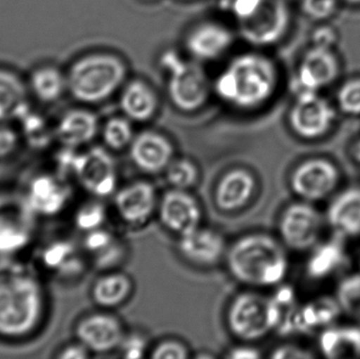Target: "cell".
Returning <instances> with one entry per match:
<instances>
[{
    "mask_svg": "<svg viewBox=\"0 0 360 359\" xmlns=\"http://www.w3.org/2000/svg\"><path fill=\"white\" fill-rule=\"evenodd\" d=\"M98 128L96 114L88 110H73L65 113L59 120L54 131L55 137L63 147L77 149L92 141L98 132Z\"/></svg>",
    "mask_w": 360,
    "mask_h": 359,
    "instance_id": "7402d4cb",
    "label": "cell"
},
{
    "mask_svg": "<svg viewBox=\"0 0 360 359\" xmlns=\"http://www.w3.org/2000/svg\"><path fill=\"white\" fill-rule=\"evenodd\" d=\"M321 349L329 358H359L360 331L353 328L329 329L321 335Z\"/></svg>",
    "mask_w": 360,
    "mask_h": 359,
    "instance_id": "484cf974",
    "label": "cell"
},
{
    "mask_svg": "<svg viewBox=\"0 0 360 359\" xmlns=\"http://www.w3.org/2000/svg\"><path fill=\"white\" fill-rule=\"evenodd\" d=\"M340 110L348 115H360V78L345 82L338 91Z\"/></svg>",
    "mask_w": 360,
    "mask_h": 359,
    "instance_id": "e575fe53",
    "label": "cell"
},
{
    "mask_svg": "<svg viewBox=\"0 0 360 359\" xmlns=\"http://www.w3.org/2000/svg\"><path fill=\"white\" fill-rule=\"evenodd\" d=\"M338 73L340 65L338 58L329 46L315 44L300 61L294 80L296 95L317 93L319 89L332 84L338 78Z\"/></svg>",
    "mask_w": 360,
    "mask_h": 359,
    "instance_id": "4fadbf2b",
    "label": "cell"
},
{
    "mask_svg": "<svg viewBox=\"0 0 360 359\" xmlns=\"http://www.w3.org/2000/svg\"><path fill=\"white\" fill-rule=\"evenodd\" d=\"M122 113L132 122H145L152 119L160 107V98L153 86L141 78L129 80L120 93Z\"/></svg>",
    "mask_w": 360,
    "mask_h": 359,
    "instance_id": "ffe728a7",
    "label": "cell"
},
{
    "mask_svg": "<svg viewBox=\"0 0 360 359\" xmlns=\"http://www.w3.org/2000/svg\"><path fill=\"white\" fill-rule=\"evenodd\" d=\"M58 157L63 170L71 173L89 193L97 197L113 193L117 183L115 164L109 152L103 148H92L82 153L65 148Z\"/></svg>",
    "mask_w": 360,
    "mask_h": 359,
    "instance_id": "52a82bcc",
    "label": "cell"
},
{
    "mask_svg": "<svg viewBox=\"0 0 360 359\" xmlns=\"http://www.w3.org/2000/svg\"><path fill=\"white\" fill-rule=\"evenodd\" d=\"M182 1H188V0H182Z\"/></svg>",
    "mask_w": 360,
    "mask_h": 359,
    "instance_id": "c3c4849f",
    "label": "cell"
},
{
    "mask_svg": "<svg viewBox=\"0 0 360 359\" xmlns=\"http://www.w3.org/2000/svg\"><path fill=\"white\" fill-rule=\"evenodd\" d=\"M338 306L331 299H319L293 314L294 326L300 329L323 327L335 320Z\"/></svg>",
    "mask_w": 360,
    "mask_h": 359,
    "instance_id": "f1b7e54d",
    "label": "cell"
},
{
    "mask_svg": "<svg viewBox=\"0 0 360 359\" xmlns=\"http://www.w3.org/2000/svg\"><path fill=\"white\" fill-rule=\"evenodd\" d=\"M229 358L233 359H257L262 358V354L254 348L237 347L231 350Z\"/></svg>",
    "mask_w": 360,
    "mask_h": 359,
    "instance_id": "ee69618b",
    "label": "cell"
},
{
    "mask_svg": "<svg viewBox=\"0 0 360 359\" xmlns=\"http://www.w3.org/2000/svg\"><path fill=\"white\" fill-rule=\"evenodd\" d=\"M155 204V189L146 181L127 185L115 196L118 214L124 221L133 225L147 221L153 213Z\"/></svg>",
    "mask_w": 360,
    "mask_h": 359,
    "instance_id": "44dd1931",
    "label": "cell"
},
{
    "mask_svg": "<svg viewBox=\"0 0 360 359\" xmlns=\"http://www.w3.org/2000/svg\"><path fill=\"white\" fill-rule=\"evenodd\" d=\"M132 290V282L122 273L109 274L99 278L92 289L97 305L103 308L116 307L126 301Z\"/></svg>",
    "mask_w": 360,
    "mask_h": 359,
    "instance_id": "83f0119b",
    "label": "cell"
},
{
    "mask_svg": "<svg viewBox=\"0 0 360 359\" xmlns=\"http://www.w3.org/2000/svg\"><path fill=\"white\" fill-rule=\"evenodd\" d=\"M160 65L167 75L169 99L177 110L193 113L207 103L213 86L202 63L169 50L160 56Z\"/></svg>",
    "mask_w": 360,
    "mask_h": 359,
    "instance_id": "5b68a950",
    "label": "cell"
},
{
    "mask_svg": "<svg viewBox=\"0 0 360 359\" xmlns=\"http://www.w3.org/2000/svg\"><path fill=\"white\" fill-rule=\"evenodd\" d=\"M345 1L349 2V4H360V0H345Z\"/></svg>",
    "mask_w": 360,
    "mask_h": 359,
    "instance_id": "bcb514c9",
    "label": "cell"
},
{
    "mask_svg": "<svg viewBox=\"0 0 360 359\" xmlns=\"http://www.w3.org/2000/svg\"><path fill=\"white\" fill-rule=\"evenodd\" d=\"M32 88L38 98L53 101L60 96L67 86V79L54 67H41L32 76Z\"/></svg>",
    "mask_w": 360,
    "mask_h": 359,
    "instance_id": "f546056e",
    "label": "cell"
},
{
    "mask_svg": "<svg viewBox=\"0 0 360 359\" xmlns=\"http://www.w3.org/2000/svg\"><path fill=\"white\" fill-rule=\"evenodd\" d=\"M231 274L251 286H274L283 282L288 259L281 244L262 234L245 236L233 244L226 255Z\"/></svg>",
    "mask_w": 360,
    "mask_h": 359,
    "instance_id": "3957f363",
    "label": "cell"
},
{
    "mask_svg": "<svg viewBox=\"0 0 360 359\" xmlns=\"http://www.w3.org/2000/svg\"><path fill=\"white\" fill-rule=\"evenodd\" d=\"M283 306L255 293H245L233 301L228 312V324L235 337L256 341L283 324Z\"/></svg>",
    "mask_w": 360,
    "mask_h": 359,
    "instance_id": "8992f818",
    "label": "cell"
},
{
    "mask_svg": "<svg viewBox=\"0 0 360 359\" xmlns=\"http://www.w3.org/2000/svg\"><path fill=\"white\" fill-rule=\"evenodd\" d=\"M179 250L186 259L200 265H213L224 252V240L209 229H198L181 236Z\"/></svg>",
    "mask_w": 360,
    "mask_h": 359,
    "instance_id": "cb8c5ba5",
    "label": "cell"
},
{
    "mask_svg": "<svg viewBox=\"0 0 360 359\" xmlns=\"http://www.w3.org/2000/svg\"><path fill=\"white\" fill-rule=\"evenodd\" d=\"M46 291L33 268L0 261V337L21 339L35 332L46 313Z\"/></svg>",
    "mask_w": 360,
    "mask_h": 359,
    "instance_id": "7a4b0ae2",
    "label": "cell"
},
{
    "mask_svg": "<svg viewBox=\"0 0 360 359\" xmlns=\"http://www.w3.org/2000/svg\"><path fill=\"white\" fill-rule=\"evenodd\" d=\"M23 196L37 217L56 216L67 208L71 188L61 173H40L27 183Z\"/></svg>",
    "mask_w": 360,
    "mask_h": 359,
    "instance_id": "7c38bea8",
    "label": "cell"
},
{
    "mask_svg": "<svg viewBox=\"0 0 360 359\" xmlns=\"http://www.w3.org/2000/svg\"><path fill=\"white\" fill-rule=\"evenodd\" d=\"M302 12L314 20H325L335 13L338 0H302Z\"/></svg>",
    "mask_w": 360,
    "mask_h": 359,
    "instance_id": "d590c367",
    "label": "cell"
},
{
    "mask_svg": "<svg viewBox=\"0 0 360 359\" xmlns=\"http://www.w3.org/2000/svg\"><path fill=\"white\" fill-rule=\"evenodd\" d=\"M105 217L107 213L101 202H86L78 209L74 216V223L78 230L88 233L93 230L99 229L105 223Z\"/></svg>",
    "mask_w": 360,
    "mask_h": 359,
    "instance_id": "d6a6232c",
    "label": "cell"
},
{
    "mask_svg": "<svg viewBox=\"0 0 360 359\" xmlns=\"http://www.w3.org/2000/svg\"><path fill=\"white\" fill-rule=\"evenodd\" d=\"M321 229L319 213L306 202L288 207L279 223L283 242L289 248L304 251L314 246Z\"/></svg>",
    "mask_w": 360,
    "mask_h": 359,
    "instance_id": "5bb4252c",
    "label": "cell"
},
{
    "mask_svg": "<svg viewBox=\"0 0 360 359\" xmlns=\"http://www.w3.org/2000/svg\"><path fill=\"white\" fill-rule=\"evenodd\" d=\"M231 0H219V6L222 8V10H226L228 4H230Z\"/></svg>",
    "mask_w": 360,
    "mask_h": 359,
    "instance_id": "f6af8a7d",
    "label": "cell"
},
{
    "mask_svg": "<svg viewBox=\"0 0 360 359\" xmlns=\"http://www.w3.org/2000/svg\"><path fill=\"white\" fill-rule=\"evenodd\" d=\"M36 217L25 196L0 193V256L16 254L29 246Z\"/></svg>",
    "mask_w": 360,
    "mask_h": 359,
    "instance_id": "9c48e42d",
    "label": "cell"
},
{
    "mask_svg": "<svg viewBox=\"0 0 360 359\" xmlns=\"http://www.w3.org/2000/svg\"><path fill=\"white\" fill-rule=\"evenodd\" d=\"M141 1L152 2V1H156V0H141Z\"/></svg>",
    "mask_w": 360,
    "mask_h": 359,
    "instance_id": "7dc6e473",
    "label": "cell"
},
{
    "mask_svg": "<svg viewBox=\"0 0 360 359\" xmlns=\"http://www.w3.org/2000/svg\"><path fill=\"white\" fill-rule=\"evenodd\" d=\"M197 178L198 171L195 164L188 160H177L167 167V179L174 189H188L196 183Z\"/></svg>",
    "mask_w": 360,
    "mask_h": 359,
    "instance_id": "836d02e7",
    "label": "cell"
},
{
    "mask_svg": "<svg viewBox=\"0 0 360 359\" xmlns=\"http://www.w3.org/2000/svg\"><path fill=\"white\" fill-rule=\"evenodd\" d=\"M273 358L276 359H294V358H311L312 354L307 352L302 348L294 347V346H285L275 350L272 354Z\"/></svg>",
    "mask_w": 360,
    "mask_h": 359,
    "instance_id": "b9f144b4",
    "label": "cell"
},
{
    "mask_svg": "<svg viewBox=\"0 0 360 359\" xmlns=\"http://www.w3.org/2000/svg\"><path fill=\"white\" fill-rule=\"evenodd\" d=\"M37 261L42 270L53 278H76L84 270V261L75 244L65 238L49 240L38 251Z\"/></svg>",
    "mask_w": 360,
    "mask_h": 359,
    "instance_id": "ac0fdd59",
    "label": "cell"
},
{
    "mask_svg": "<svg viewBox=\"0 0 360 359\" xmlns=\"http://www.w3.org/2000/svg\"><path fill=\"white\" fill-rule=\"evenodd\" d=\"M78 341L90 352L105 353L122 345L124 331L120 320L107 314H94L76 326Z\"/></svg>",
    "mask_w": 360,
    "mask_h": 359,
    "instance_id": "2e32d148",
    "label": "cell"
},
{
    "mask_svg": "<svg viewBox=\"0 0 360 359\" xmlns=\"http://www.w3.org/2000/svg\"><path fill=\"white\" fill-rule=\"evenodd\" d=\"M255 189V179L245 170L231 171L218 183L215 192L217 206L224 211H233L245 206Z\"/></svg>",
    "mask_w": 360,
    "mask_h": 359,
    "instance_id": "603a6c76",
    "label": "cell"
},
{
    "mask_svg": "<svg viewBox=\"0 0 360 359\" xmlns=\"http://www.w3.org/2000/svg\"><path fill=\"white\" fill-rule=\"evenodd\" d=\"M340 172L329 160H307L300 164L291 177L294 193L304 200H321L338 187Z\"/></svg>",
    "mask_w": 360,
    "mask_h": 359,
    "instance_id": "9a60e30c",
    "label": "cell"
},
{
    "mask_svg": "<svg viewBox=\"0 0 360 359\" xmlns=\"http://www.w3.org/2000/svg\"><path fill=\"white\" fill-rule=\"evenodd\" d=\"M126 358H141L146 352V341L141 337H132L124 339L122 345Z\"/></svg>",
    "mask_w": 360,
    "mask_h": 359,
    "instance_id": "60d3db41",
    "label": "cell"
},
{
    "mask_svg": "<svg viewBox=\"0 0 360 359\" xmlns=\"http://www.w3.org/2000/svg\"><path fill=\"white\" fill-rule=\"evenodd\" d=\"M19 137L12 129L0 126V159L12 155L18 147Z\"/></svg>",
    "mask_w": 360,
    "mask_h": 359,
    "instance_id": "ab89813d",
    "label": "cell"
},
{
    "mask_svg": "<svg viewBox=\"0 0 360 359\" xmlns=\"http://www.w3.org/2000/svg\"><path fill=\"white\" fill-rule=\"evenodd\" d=\"M90 356V351L78 341L61 350L58 358L63 359H84Z\"/></svg>",
    "mask_w": 360,
    "mask_h": 359,
    "instance_id": "7bdbcfd3",
    "label": "cell"
},
{
    "mask_svg": "<svg viewBox=\"0 0 360 359\" xmlns=\"http://www.w3.org/2000/svg\"><path fill=\"white\" fill-rule=\"evenodd\" d=\"M188 356L186 348L174 341H164L152 352V358L154 359H186Z\"/></svg>",
    "mask_w": 360,
    "mask_h": 359,
    "instance_id": "74e56055",
    "label": "cell"
},
{
    "mask_svg": "<svg viewBox=\"0 0 360 359\" xmlns=\"http://www.w3.org/2000/svg\"><path fill=\"white\" fill-rule=\"evenodd\" d=\"M18 119L21 122L25 139L35 149L46 148L53 137L55 138V132L50 130L46 120L37 114L31 113L30 110L25 111Z\"/></svg>",
    "mask_w": 360,
    "mask_h": 359,
    "instance_id": "4dcf8cb0",
    "label": "cell"
},
{
    "mask_svg": "<svg viewBox=\"0 0 360 359\" xmlns=\"http://www.w3.org/2000/svg\"><path fill=\"white\" fill-rule=\"evenodd\" d=\"M330 225L340 233H360V189H351L338 196L328 212Z\"/></svg>",
    "mask_w": 360,
    "mask_h": 359,
    "instance_id": "d4e9b609",
    "label": "cell"
},
{
    "mask_svg": "<svg viewBox=\"0 0 360 359\" xmlns=\"http://www.w3.org/2000/svg\"><path fill=\"white\" fill-rule=\"evenodd\" d=\"M132 120L126 116L110 118L103 126V136L105 145L114 150H122L131 145L133 138Z\"/></svg>",
    "mask_w": 360,
    "mask_h": 359,
    "instance_id": "1f68e13d",
    "label": "cell"
},
{
    "mask_svg": "<svg viewBox=\"0 0 360 359\" xmlns=\"http://www.w3.org/2000/svg\"><path fill=\"white\" fill-rule=\"evenodd\" d=\"M172 143L154 131H143L133 138L130 156L133 162L148 173H158L166 169L172 159Z\"/></svg>",
    "mask_w": 360,
    "mask_h": 359,
    "instance_id": "d6986e66",
    "label": "cell"
},
{
    "mask_svg": "<svg viewBox=\"0 0 360 359\" xmlns=\"http://www.w3.org/2000/svg\"><path fill=\"white\" fill-rule=\"evenodd\" d=\"M213 94L240 111H253L268 105L279 86L276 61L260 48L234 55L212 81Z\"/></svg>",
    "mask_w": 360,
    "mask_h": 359,
    "instance_id": "6da1fadb",
    "label": "cell"
},
{
    "mask_svg": "<svg viewBox=\"0 0 360 359\" xmlns=\"http://www.w3.org/2000/svg\"><path fill=\"white\" fill-rule=\"evenodd\" d=\"M113 236L105 230L96 229L86 233L84 247L89 253L98 256L113 246Z\"/></svg>",
    "mask_w": 360,
    "mask_h": 359,
    "instance_id": "8d00e7d4",
    "label": "cell"
},
{
    "mask_svg": "<svg viewBox=\"0 0 360 359\" xmlns=\"http://www.w3.org/2000/svg\"><path fill=\"white\" fill-rule=\"evenodd\" d=\"M342 303L350 311H360V278L347 282L342 295Z\"/></svg>",
    "mask_w": 360,
    "mask_h": 359,
    "instance_id": "f35d334b",
    "label": "cell"
},
{
    "mask_svg": "<svg viewBox=\"0 0 360 359\" xmlns=\"http://www.w3.org/2000/svg\"><path fill=\"white\" fill-rule=\"evenodd\" d=\"M160 217L171 231L186 235L198 229L201 212L199 204L186 190L174 189L162 197L160 207Z\"/></svg>",
    "mask_w": 360,
    "mask_h": 359,
    "instance_id": "e0dca14e",
    "label": "cell"
},
{
    "mask_svg": "<svg viewBox=\"0 0 360 359\" xmlns=\"http://www.w3.org/2000/svg\"><path fill=\"white\" fill-rule=\"evenodd\" d=\"M335 112L316 92L296 95L289 112V124L294 133L306 139L323 136L331 129Z\"/></svg>",
    "mask_w": 360,
    "mask_h": 359,
    "instance_id": "8fae6325",
    "label": "cell"
},
{
    "mask_svg": "<svg viewBox=\"0 0 360 359\" xmlns=\"http://www.w3.org/2000/svg\"><path fill=\"white\" fill-rule=\"evenodd\" d=\"M128 73V65L120 55L93 53L78 59L72 65L67 86L82 103H103L122 90Z\"/></svg>",
    "mask_w": 360,
    "mask_h": 359,
    "instance_id": "277c9868",
    "label": "cell"
},
{
    "mask_svg": "<svg viewBox=\"0 0 360 359\" xmlns=\"http://www.w3.org/2000/svg\"><path fill=\"white\" fill-rule=\"evenodd\" d=\"M292 14L287 0H262L255 10L236 22V33L254 48L279 44L291 27Z\"/></svg>",
    "mask_w": 360,
    "mask_h": 359,
    "instance_id": "ba28073f",
    "label": "cell"
},
{
    "mask_svg": "<svg viewBox=\"0 0 360 359\" xmlns=\"http://www.w3.org/2000/svg\"><path fill=\"white\" fill-rule=\"evenodd\" d=\"M235 39L236 33L226 23L217 20L199 21L184 35V51L197 63H213L230 52Z\"/></svg>",
    "mask_w": 360,
    "mask_h": 359,
    "instance_id": "30bf717a",
    "label": "cell"
},
{
    "mask_svg": "<svg viewBox=\"0 0 360 359\" xmlns=\"http://www.w3.org/2000/svg\"><path fill=\"white\" fill-rule=\"evenodd\" d=\"M27 110L22 82L14 74L0 70V122L18 119Z\"/></svg>",
    "mask_w": 360,
    "mask_h": 359,
    "instance_id": "4316f807",
    "label": "cell"
}]
</instances>
